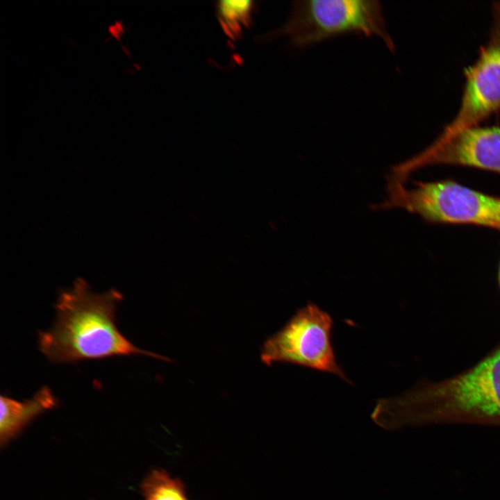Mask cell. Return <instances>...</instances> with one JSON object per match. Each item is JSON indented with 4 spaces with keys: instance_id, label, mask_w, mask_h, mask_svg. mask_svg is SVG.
Listing matches in <instances>:
<instances>
[{
    "instance_id": "6da1fadb",
    "label": "cell",
    "mask_w": 500,
    "mask_h": 500,
    "mask_svg": "<svg viewBox=\"0 0 500 500\" xmlns=\"http://www.w3.org/2000/svg\"><path fill=\"white\" fill-rule=\"evenodd\" d=\"M121 300L117 292L96 294L83 282L77 283L58 299L51 328L40 333V351L55 363L135 354L169 361L135 347L119 331L115 311Z\"/></svg>"
},
{
    "instance_id": "7a4b0ae2",
    "label": "cell",
    "mask_w": 500,
    "mask_h": 500,
    "mask_svg": "<svg viewBox=\"0 0 500 500\" xmlns=\"http://www.w3.org/2000/svg\"><path fill=\"white\" fill-rule=\"evenodd\" d=\"M387 198L376 210L403 208L429 222L467 223L500 229V197L476 192L451 181L418 182L408 189L387 178Z\"/></svg>"
},
{
    "instance_id": "3957f363",
    "label": "cell",
    "mask_w": 500,
    "mask_h": 500,
    "mask_svg": "<svg viewBox=\"0 0 500 500\" xmlns=\"http://www.w3.org/2000/svg\"><path fill=\"white\" fill-rule=\"evenodd\" d=\"M350 33L378 37L394 51L378 1H297L288 20L274 34L287 36L294 46L301 48Z\"/></svg>"
},
{
    "instance_id": "277c9868",
    "label": "cell",
    "mask_w": 500,
    "mask_h": 500,
    "mask_svg": "<svg viewBox=\"0 0 500 500\" xmlns=\"http://www.w3.org/2000/svg\"><path fill=\"white\" fill-rule=\"evenodd\" d=\"M331 316L311 301L299 308L264 343L261 360L267 365L282 362L336 375L351 384L337 362L331 343Z\"/></svg>"
},
{
    "instance_id": "5b68a950",
    "label": "cell",
    "mask_w": 500,
    "mask_h": 500,
    "mask_svg": "<svg viewBox=\"0 0 500 500\" xmlns=\"http://www.w3.org/2000/svg\"><path fill=\"white\" fill-rule=\"evenodd\" d=\"M464 75L458 110L435 140H446L465 128L481 125L500 110V1L492 6L488 39Z\"/></svg>"
},
{
    "instance_id": "8992f818",
    "label": "cell",
    "mask_w": 500,
    "mask_h": 500,
    "mask_svg": "<svg viewBox=\"0 0 500 500\" xmlns=\"http://www.w3.org/2000/svg\"><path fill=\"white\" fill-rule=\"evenodd\" d=\"M459 165L500 173V126L478 125L426 149L392 168L390 176L404 182L414 171L430 165Z\"/></svg>"
},
{
    "instance_id": "52a82bcc",
    "label": "cell",
    "mask_w": 500,
    "mask_h": 500,
    "mask_svg": "<svg viewBox=\"0 0 500 500\" xmlns=\"http://www.w3.org/2000/svg\"><path fill=\"white\" fill-rule=\"evenodd\" d=\"M440 415L500 422V349L443 389Z\"/></svg>"
},
{
    "instance_id": "ba28073f",
    "label": "cell",
    "mask_w": 500,
    "mask_h": 500,
    "mask_svg": "<svg viewBox=\"0 0 500 500\" xmlns=\"http://www.w3.org/2000/svg\"><path fill=\"white\" fill-rule=\"evenodd\" d=\"M0 402V444L3 447L37 417L56 407L58 401L51 389L43 386L29 399L19 401L1 395Z\"/></svg>"
},
{
    "instance_id": "9c48e42d",
    "label": "cell",
    "mask_w": 500,
    "mask_h": 500,
    "mask_svg": "<svg viewBox=\"0 0 500 500\" xmlns=\"http://www.w3.org/2000/svg\"><path fill=\"white\" fill-rule=\"evenodd\" d=\"M140 488L144 500H189L183 482L162 469L151 471Z\"/></svg>"
},
{
    "instance_id": "30bf717a",
    "label": "cell",
    "mask_w": 500,
    "mask_h": 500,
    "mask_svg": "<svg viewBox=\"0 0 500 500\" xmlns=\"http://www.w3.org/2000/svg\"><path fill=\"white\" fill-rule=\"evenodd\" d=\"M254 9L252 1H220L217 6V16L228 37L235 40L250 24Z\"/></svg>"
}]
</instances>
